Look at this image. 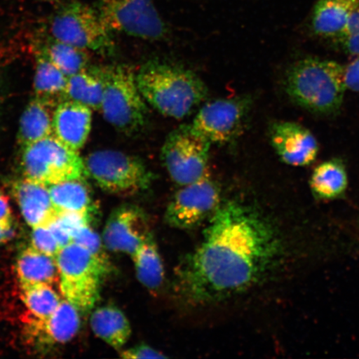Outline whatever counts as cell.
I'll list each match as a JSON object with an SVG mask.
<instances>
[{"label":"cell","instance_id":"obj_1","mask_svg":"<svg viewBox=\"0 0 359 359\" xmlns=\"http://www.w3.org/2000/svg\"><path fill=\"white\" fill-rule=\"evenodd\" d=\"M283 254L279 231L266 215L239 201L224 202L199 246L180 264L178 290L192 304L231 298L266 280Z\"/></svg>","mask_w":359,"mask_h":359},{"label":"cell","instance_id":"obj_2","mask_svg":"<svg viewBox=\"0 0 359 359\" xmlns=\"http://www.w3.org/2000/svg\"><path fill=\"white\" fill-rule=\"evenodd\" d=\"M137 82L148 104L175 119L189 115L208 96L198 76L168 62H147L137 73Z\"/></svg>","mask_w":359,"mask_h":359},{"label":"cell","instance_id":"obj_3","mask_svg":"<svg viewBox=\"0 0 359 359\" xmlns=\"http://www.w3.org/2000/svg\"><path fill=\"white\" fill-rule=\"evenodd\" d=\"M285 88L292 101L320 115H332L343 105L344 65L320 57H305L287 70Z\"/></svg>","mask_w":359,"mask_h":359},{"label":"cell","instance_id":"obj_4","mask_svg":"<svg viewBox=\"0 0 359 359\" xmlns=\"http://www.w3.org/2000/svg\"><path fill=\"white\" fill-rule=\"evenodd\" d=\"M100 69L104 81L101 107L103 116L120 132H138L147 123L148 107L139 90L136 72L125 65Z\"/></svg>","mask_w":359,"mask_h":359},{"label":"cell","instance_id":"obj_5","mask_svg":"<svg viewBox=\"0 0 359 359\" xmlns=\"http://www.w3.org/2000/svg\"><path fill=\"white\" fill-rule=\"evenodd\" d=\"M56 262L62 298L80 313L91 311L100 298L101 281L109 271V262L74 243L64 247Z\"/></svg>","mask_w":359,"mask_h":359},{"label":"cell","instance_id":"obj_6","mask_svg":"<svg viewBox=\"0 0 359 359\" xmlns=\"http://www.w3.org/2000/svg\"><path fill=\"white\" fill-rule=\"evenodd\" d=\"M25 178L50 187L69 181H86L90 177L85 161L74 151L50 136L22 149Z\"/></svg>","mask_w":359,"mask_h":359},{"label":"cell","instance_id":"obj_7","mask_svg":"<svg viewBox=\"0 0 359 359\" xmlns=\"http://www.w3.org/2000/svg\"><path fill=\"white\" fill-rule=\"evenodd\" d=\"M85 161L89 176L102 190L121 196H133L149 189L154 174L137 157L114 150L90 154Z\"/></svg>","mask_w":359,"mask_h":359},{"label":"cell","instance_id":"obj_8","mask_svg":"<svg viewBox=\"0 0 359 359\" xmlns=\"http://www.w3.org/2000/svg\"><path fill=\"white\" fill-rule=\"evenodd\" d=\"M50 33L57 41L87 51L107 53L114 48L111 32L98 12L83 3L62 8L51 21Z\"/></svg>","mask_w":359,"mask_h":359},{"label":"cell","instance_id":"obj_9","mask_svg":"<svg viewBox=\"0 0 359 359\" xmlns=\"http://www.w3.org/2000/svg\"><path fill=\"white\" fill-rule=\"evenodd\" d=\"M210 146L191 125L170 133L161 149V159L172 181L186 186L208 172Z\"/></svg>","mask_w":359,"mask_h":359},{"label":"cell","instance_id":"obj_10","mask_svg":"<svg viewBox=\"0 0 359 359\" xmlns=\"http://www.w3.org/2000/svg\"><path fill=\"white\" fill-rule=\"evenodd\" d=\"M97 12L111 33L147 40H159L167 34L154 0H100Z\"/></svg>","mask_w":359,"mask_h":359},{"label":"cell","instance_id":"obj_11","mask_svg":"<svg viewBox=\"0 0 359 359\" xmlns=\"http://www.w3.org/2000/svg\"><path fill=\"white\" fill-rule=\"evenodd\" d=\"M219 205L221 192L208 172L175 194L165 210V222L179 230H191L212 217Z\"/></svg>","mask_w":359,"mask_h":359},{"label":"cell","instance_id":"obj_12","mask_svg":"<svg viewBox=\"0 0 359 359\" xmlns=\"http://www.w3.org/2000/svg\"><path fill=\"white\" fill-rule=\"evenodd\" d=\"M250 107L246 97L210 102L201 107L191 127L210 144H227L243 131Z\"/></svg>","mask_w":359,"mask_h":359},{"label":"cell","instance_id":"obj_13","mask_svg":"<svg viewBox=\"0 0 359 359\" xmlns=\"http://www.w3.org/2000/svg\"><path fill=\"white\" fill-rule=\"evenodd\" d=\"M151 234L149 219L144 210L125 204L110 215L102 240L107 250L132 257Z\"/></svg>","mask_w":359,"mask_h":359},{"label":"cell","instance_id":"obj_14","mask_svg":"<svg viewBox=\"0 0 359 359\" xmlns=\"http://www.w3.org/2000/svg\"><path fill=\"white\" fill-rule=\"evenodd\" d=\"M269 140L283 163L292 167H305L316 161L317 139L302 124L278 122L269 129Z\"/></svg>","mask_w":359,"mask_h":359},{"label":"cell","instance_id":"obj_15","mask_svg":"<svg viewBox=\"0 0 359 359\" xmlns=\"http://www.w3.org/2000/svg\"><path fill=\"white\" fill-rule=\"evenodd\" d=\"M93 110L82 103L66 100L53 111V136L65 146L79 151L92 128Z\"/></svg>","mask_w":359,"mask_h":359},{"label":"cell","instance_id":"obj_16","mask_svg":"<svg viewBox=\"0 0 359 359\" xmlns=\"http://www.w3.org/2000/svg\"><path fill=\"white\" fill-rule=\"evenodd\" d=\"M13 194L31 228L49 226L57 217L48 187L25 178L15 183Z\"/></svg>","mask_w":359,"mask_h":359},{"label":"cell","instance_id":"obj_17","mask_svg":"<svg viewBox=\"0 0 359 359\" xmlns=\"http://www.w3.org/2000/svg\"><path fill=\"white\" fill-rule=\"evenodd\" d=\"M79 311L65 299L55 313L45 320L31 318L27 322L29 333L48 344H65L78 334Z\"/></svg>","mask_w":359,"mask_h":359},{"label":"cell","instance_id":"obj_18","mask_svg":"<svg viewBox=\"0 0 359 359\" xmlns=\"http://www.w3.org/2000/svg\"><path fill=\"white\" fill-rule=\"evenodd\" d=\"M358 3L359 0H318L312 15L313 32L322 38L338 39Z\"/></svg>","mask_w":359,"mask_h":359},{"label":"cell","instance_id":"obj_19","mask_svg":"<svg viewBox=\"0 0 359 359\" xmlns=\"http://www.w3.org/2000/svg\"><path fill=\"white\" fill-rule=\"evenodd\" d=\"M20 288L35 285L55 284L58 278L56 258L29 247L22 251L16 263Z\"/></svg>","mask_w":359,"mask_h":359},{"label":"cell","instance_id":"obj_20","mask_svg":"<svg viewBox=\"0 0 359 359\" xmlns=\"http://www.w3.org/2000/svg\"><path fill=\"white\" fill-rule=\"evenodd\" d=\"M55 106L34 98L21 116L18 139L22 149L53 136V118Z\"/></svg>","mask_w":359,"mask_h":359},{"label":"cell","instance_id":"obj_21","mask_svg":"<svg viewBox=\"0 0 359 359\" xmlns=\"http://www.w3.org/2000/svg\"><path fill=\"white\" fill-rule=\"evenodd\" d=\"M90 325L98 338L115 349L123 348L132 334L127 316L112 305L96 309L92 314Z\"/></svg>","mask_w":359,"mask_h":359},{"label":"cell","instance_id":"obj_22","mask_svg":"<svg viewBox=\"0 0 359 359\" xmlns=\"http://www.w3.org/2000/svg\"><path fill=\"white\" fill-rule=\"evenodd\" d=\"M34 76L35 97L57 106L66 100L69 78L40 52L36 58Z\"/></svg>","mask_w":359,"mask_h":359},{"label":"cell","instance_id":"obj_23","mask_svg":"<svg viewBox=\"0 0 359 359\" xmlns=\"http://www.w3.org/2000/svg\"><path fill=\"white\" fill-rule=\"evenodd\" d=\"M104 81L100 67L79 72L67 80L66 100L82 103L92 110H101Z\"/></svg>","mask_w":359,"mask_h":359},{"label":"cell","instance_id":"obj_24","mask_svg":"<svg viewBox=\"0 0 359 359\" xmlns=\"http://www.w3.org/2000/svg\"><path fill=\"white\" fill-rule=\"evenodd\" d=\"M131 257L141 284L150 290H158L163 285L165 271L154 235L151 234Z\"/></svg>","mask_w":359,"mask_h":359},{"label":"cell","instance_id":"obj_25","mask_svg":"<svg viewBox=\"0 0 359 359\" xmlns=\"http://www.w3.org/2000/svg\"><path fill=\"white\" fill-rule=\"evenodd\" d=\"M57 212H73L90 215L93 203L86 181H69L48 187Z\"/></svg>","mask_w":359,"mask_h":359},{"label":"cell","instance_id":"obj_26","mask_svg":"<svg viewBox=\"0 0 359 359\" xmlns=\"http://www.w3.org/2000/svg\"><path fill=\"white\" fill-rule=\"evenodd\" d=\"M347 187V170L340 159L326 161L313 170L311 187L313 194L320 198H337L346 191Z\"/></svg>","mask_w":359,"mask_h":359},{"label":"cell","instance_id":"obj_27","mask_svg":"<svg viewBox=\"0 0 359 359\" xmlns=\"http://www.w3.org/2000/svg\"><path fill=\"white\" fill-rule=\"evenodd\" d=\"M67 78L88 69L89 56L87 50L53 39L41 52Z\"/></svg>","mask_w":359,"mask_h":359},{"label":"cell","instance_id":"obj_28","mask_svg":"<svg viewBox=\"0 0 359 359\" xmlns=\"http://www.w3.org/2000/svg\"><path fill=\"white\" fill-rule=\"evenodd\" d=\"M21 298L31 318L43 320L52 316L62 300L52 285H35L21 288Z\"/></svg>","mask_w":359,"mask_h":359},{"label":"cell","instance_id":"obj_29","mask_svg":"<svg viewBox=\"0 0 359 359\" xmlns=\"http://www.w3.org/2000/svg\"><path fill=\"white\" fill-rule=\"evenodd\" d=\"M72 243L83 247L97 257L109 262L104 253L105 246L103 245L102 238L93 230L90 224H85L76 231L72 239Z\"/></svg>","mask_w":359,"mask_h":359},{"label":"cell","instance_id":"obj_30","mask_svg":"<svg viewBox=\"0 0 359 359\" xmlns=\"http://www.w3.org/2000/svg\"><path fill=\"white\" fill-rule=\"evenodd\" d=\"M31 240H32L31 246L49 257L56 258L62 250L49 226L34 228Z\"/></svg>","mask_w":359,"mask_h":359},{"label":"cell","instance_id":"obj_31","mask_svg":"<svg viewBox=\"0 0 359 359\" xmlns=\"http://www.w3.org/2000/svg\"><path fill=\"white\" fill-rule=\"evenodd\" d=\"M120 357L127 359H154L165 358L167 356L158 350L151 348L147 344H138L136 346L123 350L120 352Z\"/></svg>","mask_w":359,"mask_h":359},{"label":"cell","instance_id":"obj_32","mask_svg":"<svg viewBox=\"0 0 359 359\" xmlns=\"http://www.w3.org/2000/svg\"><path fill=\"white\" fill-rule=\"evenodd\" d=\"M344 80L347 91L359 93V56L344 65Z\"/></svg>","mask_w":359,"mask_h":359},{"label":"cell","instance_id":"obj_33","mask_svg":"<svg viewBox=\"0 0 359 359\" xmlns=\"http://www.w3.org/2000/svg\"><path fill=\"white\" fill-rule=\"evenodd\" d=\"M336 41L345 55L353 57L359 56V33L344 36Z\"/></svg>","mask_w":359,"mask_h":359},{"label":"cell","instance_id":"obj_34","mask_svg":"<svg viewBox=\"0 0 359 359\" xmlns=\"http://www.w3.org/2000/svg\"><path fill=\"white\" fill-rule=\"evenodd\" d=\"M0 226L12 231L13 215L10 201L1 190H0Z\"/></svg>","mask_w":359,"mask_h":359},{"label":"cell","instance_id":"obj_35","mask_svg":"<svg viewBox=\"0 0 359 359\" xmlns=\"http://www.w3.org/2000/svg\"><path fill=\"white\" fill-rule=\"evenodd\" d=\"M355 33H359V3L350 15L346 28H345L341 37Z\"/></svg>","mask_w":359,"mask_h":359},{"label":"cell","instance_id":"obj_36","mask_svg":"<svg viewBox=\"0 0 359 359\" xmlns=\"http://www.w3.org/2000/svg\"><path fill=\"white\" fill-rule=\"evenodd\" d=\"M12 231L6 230V229L0 226V244L4 243L11 239Z\"/></svg>","mask_w":359,"mask_h":359},{"label":"cell","instance_id":"obj_37","mask_svg":"<svg viewBox=\"0 0 359 359\" xmlns=\"http://www.w3.org/2000/svg\"><path fill=\"white\" fill-rule=\"evenodd\" d=\"M38 1H43V2L55 4V3L60 2V0H38Z\"/></svg>","mask_w":359,"mask_h":359}]
</instances>
